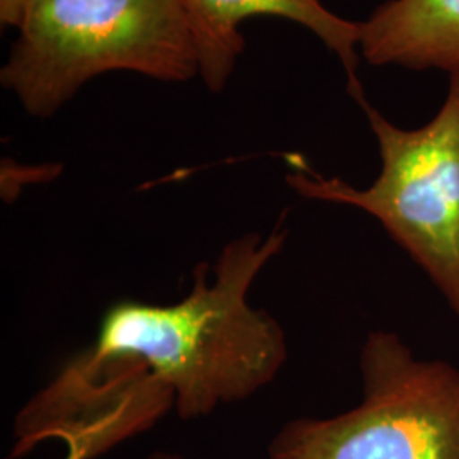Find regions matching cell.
<instances>
[{"label":"cell","mask_w":459,"mask_h":459,"mask_svg":"<svg viewBox=\"0 0 459 459\" xmlns=\"http://www.w3.org/2000/svg\"><path fill=\"white\" fill-rule=\"evenodd\" d=\"M362 402L330 419H298L271 459H459V369L415 359L392 332L361 351Z\"/></svg>","instance_id":"4"},{"label":"cell","mask_w":459,"mask_h":459,"mask_svg":"<svg viewBox=\"0 0 459 459\" xmlns=\"http://www.w3.org/2000/svg\"><path fill=\"white\" fill-rule=\"evenodd\" d=\"M0 83L47 119L111 72L184 83L199 77L184 0H21Z\"/></svg>","instance_id":"2"},{"label":"cell","mask_w":459,"mask_h":459,"mask_svg":"<svg viewBox=\"0 0 459 459\" xmlns=\"http://www.w3.org/2000/svg\"><path fill=\"white\" fill-rule=\"evenodd\" d=\"M359 106L379 147L377 181L358 189L293 164L288 182L299 196L349 204L375 216L459 316V70L449 74L437 115L417 130L394 126L368 99Z\"/></svg>","instance_id":"3"},{"label":"cell","mask_w":459,"mask_h":459,"mask_svg":"<svg viewBox=\"0 0 459 459\" xmlns=\"http://www.w3.org/2000/svg\"><path fill=\"white\" fill-rule=\"evenodd\" d=\"M174 403L142 362L92 345L17 413L11 458L48 439L66 444V459L98 458L155 426Z\"/></svg>","instance_id":"5"},{"label":"cell","mask_w":459,"mask_h":459,"mask_svg":"<svg viewBox=\"0 0 459 459\" xmlns=\"http://www.w3.org/2000/svg\"><path fill=\"white\" fill-rule=\"evenodd\" d=\"M196 47L199 79L220 94L246 51L242 26L254 17H278L308 30L344 66L347 91L361 104L366 99L358 66L359 22L330 11L322 0H184Z\"/></svg>","instance_id":"6"},{"label":"cell","mask_w":459,"mask_h":459,"mask_svg":"<svg viewBox=\"0 0 459 459\" xmlns=\"http://www.w3.org/2000/svg\"><path fill=\"white\" fill-rule=\"evenodd\" d=\"M150 459H186L179 456V455H174V453H155Z\"/></svg>","instance_id":"9"},{"label":"cell","mask_w":459,"mask_h":459,"mask_svg":"<svg viewBox=\"0 0 459 459\" xmlns=\"http://www.w3.org/2000/svg\"><path fill=\"white\" fill-rule=\"evenodd\" d=\"M21 0H0V24L5 30H14Z\"/></svg>","instance_id":"8"},{"label":"cell","mask_w":459,"mask_h":459,"mask_svg":"<svg viewBox=\"0 0 459 459\" xmlns=\"http://www.w3.org/2000/svg\"><path fill=\"white\" fill-rule=\"evenodd\" d=\"M288 231L246 233L199 264L193 290L172 305L125 299L104 313L94 345L142 362L174 394L181 419L204 417L246 400L278 377L288 358L274 316L248 303V291L284 246Z\"/></svg>","instance_id":"1"},{"label":"cell","mask_w":459,"mask_h":459,"mask_svg":"<svg viewBox=\"0 0 459 459\" xmlns=\"http://www.w3.org/2000/svg\"><path fill=\"white\" fill-rule=\"evenodd\" d=\"M359 55L373 66L459 70V0H385L359 22Z\"/></svg>","instance_id":"7"}]
</instances>
